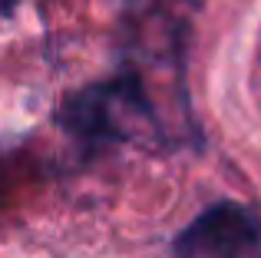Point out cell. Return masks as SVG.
Here are the masks:
<instances>
[{
    "instance_id": "2",
    "label": "cell",
    "mask_w": 261,
    "mask_h": 258,
    "mask_svg": "<svg viewBox=\"0 0 261 258\" xmlns=\"http://www.w3.org/2000/svg\"><path fill=\"white\" fill-rule=\"evenodd\" d=\"M172 258H261V212L228 199L202 209L172 239Z\"/></svg>"
},
{
    "instance_id": "3",
    "label": "cell",
    "mask_w": 261,
    "mask_h": 258,
    "mask_svg": "<svg viewBox=\"0 0 261 258\" xmlns=\"http://www.w3.org/2000/svg\"><path fill=\"white\" fill-rule=\"evenodd\" d=\"M17 4H20V0H0V13H4V17H10Z\"/></svg>"
},
{
    "instance_id": "1",
    "label": "cell",
    "mask_w": 261,
    "mask_h": 258,
    "mask_svg": "<svg viewBox=\"0 0 261 258\" xmlns=\"http://www.w3.org/2000/svg\"><path fill=\"white\" fill-rule=\"evenodd\" d=\"M66 133L86 142H159L162 123L136 73L73 93L57 113Z\"/></svg>"
}]
</instances>
